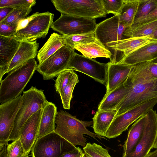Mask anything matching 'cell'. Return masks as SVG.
<instances>
[{
  "label": "cell",
  "mask_w": 157,
  "mask_h": 157,
  "mask_svg": "<svg viewBox=\"0 0 157 157\" xmlns=\"http://www.w3.org/2000/svg\"><path fill=\"white\" fill-rule=\"evenodd\" d=\"M56 127L54 132L68 141L74 146L77 145L83 147L86 145V139L84 134L87 135L96 139H106L91 132L86 128L93 124V121L80 120L75 116L61 110L57 112L55 120Z\"/></svg>",
  "instance_id": "1"
},
{
  "label": "cell",
  "mask_w": 157,
  "mask_h": 157,
  "mask_svg": "<svg viewBox=\"0 0 157 157\" xmlns=\"http://www.w3.org/2000/svg\"><path fill=\"white\" fill-rule=\"evenodd\" d=\"M37 65L35 59H31L10 71L0 82L1 103L11 100L21 95L36 70Z\"/></svg>",
  "instance_id": "2"
},
{
  "label": "cell",
  "mask_w": 157,
  "mask_h": 157,
  "mask_svg": "<svg viewBox=\"0 0 157 157\" xmlns=\"http://www.w3.org/2000/svg\"><path fill=\"white\" fill-rule=\"evenodd\" d=\"M22 96V103L17 114L9 141L19 139L21 130L26 121L33 114L43 109L48 102L44 91L33 86L24 91Z\"/></svg>",
  "instance_id": "3"
},
{
  "label": "cell",
  "mask_w": 157,
  "mask_h": 157,
  "mask_svg": "<svg viewBox=\"0 0 157 157\" xmlns=\"http://www.w3.org/2000/svg\"><path fill=\"white\" fill-rule=\"evenodd\" d=\"M61 14L95 19L105 17L102 0H52Z\"/></svg>",
  "instance_id": "4"
},
{
  "label": "cell",
  "mask_w": 157,
  "mask_h": 157,
  "mask_svg": "<svg viewBox=\"0 0 157 157\" xmlns=\"http://www.w3.org/2000/svg\"><path fill=\"white\" fill-rule=\"evenodd\" d=\"M76 147L53 132L36 140L31 155L32 157H60Z\"/></svg>",
  "instance_id": "5"
},
{
  "label": "cell",
  "mask_w": 157,
  "mask_h": 157,
  "mask_svg": "<svg viewBox=\"0 0 157 157\" xmlns=\"http://www.w3.org/2000/svg\"><path fill=\"white\" fill-rule=\"evenodd\" d=\"M157 103V97L138 105L121 114L116 116L107 130L105 137L115 138L127 129L136 120L153 109Z\"/></svg>",
  "instance_id": "6"
},
{
  "label": "cell",
  "mask_w": 157,
  "mask_h": 157,
  "mask_svg": "<svg viewBox=\"0 0 157 157\" xmlns=\"http://www.w3.org/2000/svg\"><path fill=\"white\" fill-rule=\"evenodd\" d=\"M97 25L95 19L61 14L51 28L63 35L71 36L94 32Z\"/></svg>",
  "instance_id": "7"
},
{
  "label": "cell",
  "mask_w": 157,
  "mask_h": 157,
  "mask_svg": "<svg viewBox=\"0 0 157 157\" xmlns=\"http://www.w3.org/2000/svg\"><path fill=\"white\" fill-rule=\"evenodd\" d=\"M157 97V79L137 84L116 107L117 116Z\"/></svg>",
  "instance_id": "8"
},
{
  "label": "cell",
  "mask_w": 157,
  "mask_h": 157,
  "mask_svg": "<svg viewBox=\"0 0 157 157\" xmlns=\"http://www.w3.org/2000/svg\"><path fill=\"white\" fill-rule=\"evenodd\" d=\"M109 63H100L75 52L70 60L67 70L83 73L104 85L107 83Z\"/></svg>",
  "instance_id": "9"
},
{
  "label": "cell",
  "mask_w": 157,
  "mask_h": 157,
  "mask_svg": "<svg viewBox=\"0 0 157 157\" xmlns=\"http://www.w3.org/2000/svg\"><path fill=\"white\" fill-rule=\"evenodd\" d=\"M75 50L64 45L40 64H37L36 70L41 74L44 80L53 78L62 71L67 70Z\"/></svg>",
  "instance_id": "10"
},
{
  "label": "cell",
  "mask_w": 157,
  "mask_h": 157,
  "mask_svg": "<svg viewBox=\"0 0 157 157\" xmlns=\"http://www.w3.org/2000/svg\"><path fill=\"white\" fill-rule=\"evenodd\" d=\"M54 14L39 13L24 28L16 31L12 37L19 41H34L47 34L53 22Z\"/></svg>",
  "instance_id": "11"
},
{
  "label": "cell",
  "mask_w": 157,
  "mask_h": 157,
  "mask_svg": "<svg viewBox=\"0 0 157 157\" xmlns=\"http://www.w3.org/2000/svg\"><path fill=\"white\" fill-rule=\"evenodd\" d=\"M157 136V113L151 109L146 114L145 122L142 135L131 152L122 157H146L150 153Z\"/></svg>",
  "instance_id": "12"
},
{
  "label": "cell",
  "mask_w": 157,
  "mask_h": 157,
  "mask_svg": "<svg viewBox=\"0 0 157 157\" xmlns=\"http://www.w3.org/2000/svg\"><path fill=\"white\" fill-rule=\"evenodd\" d=\"M22 102V95L0 105V147L8 144L17 114Z\"/></svg>",
  "instance_id": "13"
},
{
  "label": "cell",
  "mask_w": 157,
  "mask_h": 157,
  "mask_svg": "<svg viewBox=\"0 0 157 157\" xmlns=\"http://www.w3.org/2000/svg\"><path fill=\"white\" fill-rule=\"evenodd\" d=\"M127 28L120 22L117 14L98 24L94 33L96 39L106 47L108 43L127 38L124 33Z\"/></svg>",
  "instance_id": "14"
},
{
  "label": "cell",
  "mask_w": 157,
  "mask_h": 157,
  "mask_svg": "<svg viewBox=\"0 0 157 157\" xmlns=\"http://www.w3.org/2000/svg\"><path fill=\"white\" fill-rule=\"evenodd\" d=\"M157 79V58L132 66L124 83L133 86L137 83Z\"/></svg>",
  "instance_id": "15"
},
{
  "label": "cell",
  "mask_w": 157,
  "mask_h": 157,
  "mask_svg": "<svg viewBox=\"0 0 157 157\" xmlns=\"http://www.w3.org/2000/svg\"><path fill=\"white\" fill-rule=\"evenodd\" d=\"M42 111L43 109H41L33 114L21 130L19 138L27 155L31 151L37 139Z\"/></svg>",
  "instance_id": "16"
},
{
  "label": "cell",
  "mask_w": 157,
  "mask_h": 157,
  "mask_svg": "<svg viewBox=\"0 0 157 157\" xmlns=\"http://www.w3.org/2000/svg\"><path fill=\"white\" fill-rule=\"evenodd\" d=\"M20 43L13 37L0 35V82L4 75L7 73L10 64Z\"/></svg>",
  "instance_id": "17"
},
{
  "label": "cell",
  "mask_w": 157,
  "mask_h": 157,
  "mask_svg": "<svg viewBox=\"0 0 157 157\" xmlns=\"http://www.w3.org/2000/svg\"><path fill=\"white\" fill-rule=\"evenodd\" d=\"M108 71L107 95L123 84L127 80L132 66L121 63H112L109 62Z\"/></svg>",
  "instance_id": "18"
},
{
  "label": "cell",
  "mask_w": 157,
  "mask_h": 157,
  "mask_svg": "<svg viewBox=\"0 0 157 157\" xmlns=\"http://www.w3.org/2000/svg\"><path fill=\"white\" fill-rule=\"evenodd\" d=\"M38 47L39 44L36 40L21 41L10 64L7 73L18 68L29 60L35 59L38 54Z\"/></svg>",
  "instance_id": "19"
},
{
  "label": "cell",
  "mask_w": 157,
  "mask_h": 157,
  "mask_svg": "<svg viewBox=\"0 0 157 157\" xmlns=\"http://www.w3.org/2000/svg\"><path fill=\"white\" fill-rule=\"evenodd\" d=\"M157 58V41L154 40L124 57L120 63L133 66Z\"/></svg>",
  "instance_id": "20"
},
{
  "label": "cell",
  "mask_w": 157,
  "mask_h": 157,
  "mask_svg": "<svg viewBox=\"0 0 157 157\" xmlns=\"http://www.w3.org/2000/svg\"><path fill=\"white\" fill-rule=\"evenodd\" d=\"M132 88V86L124 83L107 95H105L98 105V110L116 109Z\"/></svg>",
  "instance_id": "21"
},
{
  "label": "cell",
  "mask_w": 157,
  "mask_h": 157,
  "mask_svg": "<svg viewBox=\"0 0 157 157\" xmlns=\"http://www.w3.org/2000/svg\"><path fill=\"white\" fill-rule=\"evenodd\" d=\"M57 112L56 107L52 102L48 101L43 108L37 139L54 132Z\"/></svg>",
  "instance_id": "22"
},
{
  "label": "cell",
  "mask_w": 157,
  "mask_h": 157,
  "mask_svg": "<svg viewBox=\"0 0 157 157\" xmlns=\"http://www.w3.org/2000/svg\"><path fill=\"white\" fill-rule=\"evenodd\" d=\"M117 112L116 109L98 110L93 118V124L92 127L95 133L105 137L106 132L117 116Z\"/></svg>",
  "instance_id": "23"
},
{
  "label": "cell",
  "mask_w": 157,
  "mask_h": 157,
  "mask_svg": "<svg viewBox=\"0 0 157 157\" xmlns=\"http://www.w3.org/2000/svg\"><path fill=\"white\" fill-rule=\"evenodd\" d=\"M146 114L136 121L130 128L127 139L123 145V155L132 152L141 137L144 128Z\"/></svg>",
  "instance_id": "24"
},
{
  "label": "cell",
  "mask_w": 157,
  "mask_h": 157,
  "mask_svg": "<svg viewBox=\"0 0 157 157\" xmlns=\"http://www.w3.org/2000/svg\"><path fill=\"white\" fill-rule=\"evenodd\" d=\"M74 48L84 56L90 59L105 57L110 59L112 55L110 52L97 39L89 43L77 44Z\"/></svg>",
  "instance_id": "25"
},
{
  "label": "cell",
  "mask_w": 157,
  "mask_h": 157,
  "mask_svg": "<svg viewBox=\"0 0 157 157\" xmlns=\"http://www.w3.org/2000/svg\"><path fill=\"white\" fill-rule=\"evenodd\" d=\"M64 45L63 35L55 33L52 34L38 52L37 56L39 64L42 63Z\"/></svg>",
  "instance_id": "26"
},
{
  "label": "cell",
  "mask_w": 157,
  "mask_h": 157,
  "mask_svg": "<svg viewBox=\"0 0 157 157\" xmlns=\"http://www.w3.org/2000/svg\"><path fill=\"white\" fill-rule=\"evenodd\" d=\"M139 0H124L123 6L119 15L120 22L128 28L132 25L138 9Z\"/></svg>",
  "instance_id": "27"
},
{
  "label": "cell",
  "mask_w": 157,
  "mask_h": 157,
  "mask_svg": "<svg viewBox=\"0 0 157 157\" xmlns=\"http://www.w3.org/2000/svg\"><path fill=\"white\" fill-rule=\"evenodd\" d=\"M157 29V20L137 26L126 29L124 36L126 38L147 37L151 35Z\"/></svg>",
  "instance_id": "28"
},
{
  "label": "cell",
  "mask_w": 157,
  "mask_h": 157,
  "mask_svg": "<svg viewBox=\"0 0 157 157\" xmlns=\"http://www.w3.org/2000/svg\"><path fill=\"white\" fill-rule=\"evenodd\" d=\"M32 7H25L20 9H13L8 16L0 23L9 26H17L19 22L26 17L32 11Z\"/></svg>",
  "instance_id": "29"
},
{
  "label": "cell",
  "mask_w": 157,
  "mask_h": 157,
  "mask_svg": "<svg viewBox=\"0 0 157 157\" xmlns=\"http://www.w3.org/2000/svg\"><path fill=\"white\" fill-rule=\"evenodd\" d=\"M65 45L74 50L78 44H85L95 41L97 39L94 32L71 36L63 35Z\"/></svg>",
  "instance_id": "30"
},
{
  "label": "cell",
  "mask_w": 157,
  "mask_h": 157,
  "mask_svg": "<svg viewBox=\"0 0 157 157\" xmlns=\"http://www.w3.org/2000/svg\"><path fill=\"white\" fill-rule=\"evenodd\" d=\"M79 82L78 75L75 72L69 83L59 93L64 109H70L73 90L76 84Z\"/></svg>",
  "instance_id": "31"
},
{
  "label": "cell",
  "mask_w": 157,
  "mask_h": 157,
  "mask_svg": "<svg viewBox=\"0 0 157 157\" xmlns=\"http://www.w3.org/2000/svg\"><path fill=\"white\" fill-rule=\"evenodd\" d=\"M83 150L86 157H111L106 149L94 143H86Z\"/></svg>",
  "instance_id": "32"
},
{
  "label": "cell",
  "mask_w": 157,
  "mask_h": 157,
  "mask_svg": "<svg viewBox=\"0 0 157 157\" xmlns=\"http://www.w3.org/2000/svg\"><path fill=\"white\" fill-rule=\"evenodd\" d=\"M157 6V0H139L134 22L148 15Z\"/></svg>",
  "instance_id": "33"
},
{
  "label": "cell",
  "mask_w": 157,
  "mask_h": 157,
  "mask_svg": "<svg viewBox=\"0 0 157 157\" xmlns=\"http://www.w3.org/2000/svg\"><path fill=\"white\" fill-rule=\"evenodd\" d=\"M6 157H28L25 154L24 149L20 138L8 144L6 147Z\"/></svg>",
  "instance_id": "34"
},
{
  "label": "cell",
  "mask_w": 157,
  "mask_h": 157,
  "mask_svg": "<svg viewBox=\"0 0 157 157\" xmlns=\"http://www.w3.org/2000/svg\"><path fill=\"white\" fill-rule=\"evenodd\" d=\"M74 73L73 70L68 69L58 75L55 81V87L56 91L59 94L69 83Z\"/></svg>",
  "instance_id": "35"
},
{
  "label": "cell",
  "mask_w": 157,
  "mask_h": 157,
  "mask_svg": "<svg viewBox=\"0 0 157 157\" xmlns=\"http://www.w3.org/2000/svg\"><path fill=\"white\" fill-rule=\"evenodd\" d=\"M36 3V1L34 0H1L0 1V8L20 9L25 7H32Z\"/></svg>",
  "instance_id": "36"
},
{
  "label": "cell",
  "mask_w": 157,
  "mask_h": 157,
  "mask_svg": "<svg viewBox=\"0 0 157 157\" xmlns=\"http://www.w3.org/2000/svg\"><path fill=\"white\" fill-rule=\"evenodd\" d=\"M124 3V0H102L103 5L107 14H118Z\"/></svg>",
  "instance_id": "37"
},
{
  "label": "cell",
  "mask_w": 157,
  "mask_h": 157,
  "mask_svg": "<svg viewBox=\"0 0 157 157\" xmlns=\"http://www.w3.org/2000/svg\"><path fill=\"white\" fill-rule=\"evenodd\" d=\"M157 20V6L149 14L134 22L131 27L137 26Z\"/></svg>",
  "instance_id": "38"
},
{
  "label": "cell",
  "mask_w": 157,
  "mask_h": 157,
  "mask_svg": "<svg viewBox=\"0 0 157 157\" xmlns=\"http://www.w3.org/2000/svg\"><path fill=\"white\" fill-rule=\"evenodd\" d=\"M17 27L0 23V35L12 37L16 31Z\"/></svg>",
  "instance_id": "39"
},
{
  "label": "cell",
  "mask_w": 157,
  "mask_h": 157,
  "mask_svg": "<svg viewBox=\"0 0 157 157\" xmlns=\"http://www.w3.org/2000/svg\"><path fill=\"white\" fill-rule=\"evenodd\" d=\"M60 157H86L85 153L78 147H76L73 150L67 152Z\"/></svg>",
  "instance_id": "40"
},
{
  "label": "cell",
  "mask_w": 157,
  "mask_h": 157,
  "mask_svg": "<svg viewBox=\"0 0 157 157\" xmlns=\"http://www.w3.org/2000/svg\"><path fill=\"white\" fill-rule=\"evenodd\" d=\"M39 13L38 12H36L33 13L32 15L21 20L17 25L16 31L25 28L29 22Z\"/></svg>",
  "instance_id": "41"
},
{
  "label": "cell",
  "mask_w": 157,
  "mask_h": 157,
  "mask_svg": "<svg viewBox=\"0 0 157 157\" xmlns=\"http://www.w3.org/2000/svg\"><path fill=\"white\" fill-rule=\"evenodd\" d=\"M13 9L10 7L0 8V22L5 18Z\"/></svg>",
  "instance_id": "42"
},
{
  "label": "cell",
  "mask_w": 157,
  "mask_h": 157,
  "mask_svg": "<svg viewBox=\"0 0 157 157\" xmlns=\"http://www.w3.org/2000/svg\"><path fill=\"white\" fill-rule=\"evenodd\" d=\"M5 145L3 146L0 147V157H6V146Z\"/></svg>",
  "instance_id": "43"
},
{
  "label": "cell",
  "mask_w": 157,
  "mask_h": 157,
  "mask_svg": "<svg viewBox=\"0 0 157 157\" xmlns=\"http://www.w3.org/2000/svg\"><path fill=\"white\" fill-rule=\"evenodd\" d=\"M147 37L157 41V29L151 35Z\"/></svg>",
  "instance_id": "44"
},
{
  "label": "cell",
  "mask_w": 157,
  "mask_h": 157,
  "mask_svg": "<svg viewBox=\"0 0 157 157\" xmlns=\"http://www.w3.org/2000/svg\"><path fill=\"white\" fill-rule=\"evenodd\" d=\"M146 157H157V149L153 151L150 152Z\"/></svg>",
  "instance_id": "45"
},
{
  "label": "cell",
  "mask_w": 157,
  "mask_h": 157,
  "mask_svg": "<svg viewBox=\"0 0 157 157\" xmlns=\"http://www.w3.org/2000/svg\"><path fill=\"white\" fill-rule=\"evenodd\" d=\"M153 148L157 149V136L155 142V144L153 147Z\"/></svg>",
  "instance_id": "46"
}]
</instances>
